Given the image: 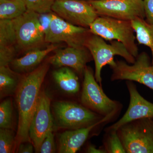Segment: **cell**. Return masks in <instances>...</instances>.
I'll return each mask as SVG.
<instances>
[{"mask_svg": "<svg viewBox=\"0 0 153 153\" xmlns=\"http://www.w3.org/2000/svg\"><path fill=\"white\" fill-rule=\"evenodd\" d=\"M49 68V65L45 63L22 77L16 94L19 117L16 149L22 143L31 142L29 134L30 124L38 104L41 85Z\"/></svg>", "mask_w": 153, "mask_h": 153, "instance_id": "cell-1", "label": "cell"}, {"mask_svg": "<svg viewBox=\"0 0 153 153\" xmlns=\"http://www.w3.org/2000/svg\"><path fill=\"white\" fill-rule=\"evenodd\" d=\"M80 101L83 106L94 112L112 119L122 108L119 102L112 100L104 93L101 85L96 80L93 70L86 66L83 73Z\"/></svg>", "mask_w": 153, "mask_h": 153, "instance_id": "cell-2", "label": "cell"}, {"mask_svg": "<svg viewBox=\"0 0 153 153\" xmlns=\"http://www.w3.org/2000/svg\"><path fill=\"white\" fill-rule=\"evenodd\" d=\"M85 47L90 51L93 57L95 63L94 76L100 85L102 81V68L106 65L110 67L114 65L115 56H121L129 64H133L135 61V57L128 52L121 42L114 40L108 44L103 38L92 33L86 39Z\"/></svg>", "mask_w": 153, "mask_h": 153, "instance_id": "cell-3", "label": "cell"}, {"mask_svg": "<svg viewBox=\"0 0 153 153\" xmlns=\"http://www.w3.org/2000/svg\"><path fill=\"white\" fill-rule=\"evenodd\" d=\"M52 107L55 123L60 128L77 129L112 119L94 112L82 104L71 102H55Z\"/></svg>", "mask_w": 153, "mask_h": 153, "instance_id": "cell-4", "label": "cell"}, {"mask_svg": "<svg viewBox=\"0 0 153 153\" xmlns=\"http://www.w3.org/2000/svg\"><path fill=\"white\" fill-rule=\"evenodd\" d=\"M89 29L91 33L106 41L116 40L121 42L135 58L139 55L135 33L131 21L99 16L90 25Z\"/></svg>", "mask_w": 153, "mask_h": 153, "instance_id": "cell-5", "label": "cell"}, {"mask_svg": "<svg viewBox=\"0 0 153 153\" xmlns=\"http://www.w3.org/2000/svg\"><path fill=\"white\" fill-rule=\"evenodd\" d=\"M117 131L126 153H153V118L132 121Z\"/></svg>", "mask_w": 153, "mask_h": 153, "instance_id": "cell-6", "label": "cell"}, {"mask_svg": "<svg viewBox=\"0 0 153 153\" xmlns=\"http://www.w3.org/2000/svg\"><path fill=\"white\" fill-rule=\"evenodd\" d=\"M12 21L18 52L27 53L43 47L46 43L45 33L39 20V14L27 10Z\"/></svg>", "mask_w": 153, "mask_h": 153, "instance_id": "cell-7", "label": "cell"}, {"mask_svg": "<svg viewBox=\"0 0 153 153\" xmlns=\"http://www.w3.org/2000/svg\"><path fill=\"white\" fill-rule=\"evenodd\" d=\"M110 67L112 70L111 76V81H135L153 91V64L146 52H143L139 54L131 65L126 61L116 60L114 65Z\"/></svg>", "mask_w": 153, "mask_h": 153, "instance_id": "cell-8", "label": "cell"}, {"mask_svg": "<svg viewBox=\"0 0 153 153\" xmlns=\"http://www.w3.org/2000/svg\"><path fill=\"white\" fill-rule=\"evenodd\" d=\"M91 33L89 28L73 25L52 13L50 25L45 32V41L52 44L65 42L68 47H84Z\"/></svg>", "mask_w": 153, "mask_h": 153, "instance_id": "cell-9", "label": "cell"}, {"mask_svg": "<svg viewBox=\"0 0 153 153\" xmlns=\"http://www.w3.org/2000/svg\"><path fill=\"white\" fill-rule=\"evenodd\" d=\"M100 16L132 21L145 19L143 0H90L88 1Z\"/></svg>", "mask_w": 153, "mask_h": 153, "instance_id": "cell-10", "label": "cell"}, {"mask_svg": "<svg viewBox=\"0 0 153 153\" xmlns=\"http://www.w3.org/2000/svg\"><path fill=\"white\" fill-rule=\"evenodd\" d=\"M52 11L65 21L76 26L89 28L99 16L88 1L55 0Z\"/></svg>", "mask_w": 153, "mask_h": 153, "instance_id": "cell-11", "label": "cell"}, {"mask_svg": "<svg viewBox=\"0 0 153 153\" xmlns=\"http://www.w3.org/2000/svg\"><path fill=\"white\" fill-rule=\"evenodd\" d=\"M53 125L50 98L44 91H41L29 130L30 140L36 153L39 152L47 134L53 129Z\"/></svg>", "mask_w": 153, "mask_h": 153, "instance_id": "cell-12", "label": "cell"}, {"mask_svg": "<svg viewBox=\"0 0 153 153\" xmlns=\"http://www.w3.org/2000/svg\"><path fill=\"white\" fill-rule=\"evenodd\" d=\"M126 85L130 96L128 108L123 116L113 124L105 129L117 131L123 125L136 120L145 118H153V103L141 95L133 82L127 80Z\"/></svg>", "mask_w": 153, "mask_h": 153, "instance_id": "cell-13", "label": "cell"}, {"mask_svg": "<svg viewBox=\"0 0 153 153\" xmlns=\"http://www.w3.org/2000/svg\"><path fill=\"white\" fill-rule=\"evenodd\" d=\"M55 51V54L49 58L50 63L57 67H71L81 75H83L86 64L93 60L90 51L85 47H68Z\"/></svg>", "mask_w": 153, "mask_h": 153, "instance_id": "cell-14", "label": "cell"}, {"mask_svg": "<svg viewBox=\"0 0 153 153\" xmlns=\"http://www.w3.org/2000/svg\"><path fill=\"white\" fill-rule=\"evenodd\" d=\"M17 52L12 20H0V66H9Z\"/></svg>", "mask_w": 153, "mask_h": 153, "instance_id": "cell-15", "label": "cell"}, {"mask_svg": "<svg viewBox=\"0 0 153 153\" xmlns=\"http://www.w3.org/2000/svg\"><path fill=\"white\" fill-rule=\"evenodd\" d=\"M106 122L101 121L84 128L63 132L58 138V153H75L80 149L94 128Z\"/></svg>", "mask_w": 153, "mask_h": 153, "instance_id": "cell-16", "label": "cell"}, {"mask_svg": "<svg viewBox=\"0 0 153 153\" xmlns=\"http://www.w3.org/2000/svg\"><path fill=\"white\" fill-rule=\"evenodd\" d=\"M58 46L49 45L45 49L39 48L26 53L20 58L14 59L10 64L12 69L18 73H28L37 68L44 58L50 52L55 51Z\"/></svg>", "mask_w": 153, "mask_h": 153, "instance_id": "cell-17", "label": "cell"}, {"mask_svg": "<svg viewBox=\"0 0 153 153\" xmlns=\"http://www.w3.org/2000/svg\"><path fill=\"white\" fill-rule=\"evenodd\" d=\"M52 76L59 88L66 93L76 94L80 88L79 78L68 67H63L52 72Z\"/></svg>", "mask_w": 153, "mask_h": 153, "instance_id": "cell-18", "label": "cell"}, {"mask_svg": "<svg viewBox=\"0 0 153 153\" xmlns=\"http://www.w3.org/2000/svg\"><path fill=\"white\" fill-rule=\"evenodd\" d=\"M22 77L9 66H0V97L16 94Z\"/></svg>", "mask_w": 153, "mask_h": 153, "instance_id": "cell-19", "label": "cell"}, {"mask_svg": "<svg viewBox=\"0 0 153 153\" xmlns=\"http://www.w3.org/2000/svg\"><path fill=\"white\" fill-rule=\"evenodd\" d=\"M131 22L139 44L147 46L150 49L153 64V25L141 18H137Z\"/></svg>", "mask_w": 153, "mask_h": 153, "instance_id": "cell-20", "label": "cell"}, {"mask_svg": "<svg viewBox=\"0 0 153 153\" xmlns=\"http://www.w3.org/2000/svg\"><path fill=\"white\" fill-rule=\"evenodd\" d=\"M27 10L23 0H0L1 20H13Z\"/></svg>", "mask_w": 153, "mask_h": 153, "instance_id": "cell-21", "label": "cell"}, {"mask_svg": "<svg viewBox=\"0 0 153 153\" xmlns=\"http://www.w3.org/2000/svg\"><path fill=\"white\" fill-rule=\"evenodd\" d=\"M103 142V149L106 153H126L123 145L115 130L105 131Z\"/></svg>", "mask_w": 153, "mask_h": 153, "instance_id": "cell-22", "label": "cell"}, {"mask_svg": "<svg viewBox=\"0 0 153 153\" xmlns=\"http://www.w3.org/2000/svg\"><path fill=\"white\" fill-rule=\"evenodd\" d=\"M16 149V134L13 129L0 128V153H13Z\"/></svg>", "mask_w": 153, "mask_h": 153, "instance_id": "cell-23", "label": "cell"}, {"mask_svg": "<svg viewBox=\"0 0 153 153\" xmlns=\"http://www.w3.org/2000/svg\"><path fill=\"white\" fill-rule=\"evenodd\" d=\"M0 127L13 129V107L10 99H7L0 104Z\"/></svg>", "mask_w": 153, "mask_h": 153, "instance_id": "cell-24", "label": "cell"}, {"mask_svg": "<svg viewBox=\"0 0 153 153\" xmlns=\"http://www.w3.org/2000/svg\"><path fill=\"white\" fill-rule=\"evenodd\" d=\"M28 10L39 14L52 13L55 0H23Z\"/></svg>", "mask_w": 153, "mask_h": 153, "instance_id": "cell-25", "label": "cell"}, {"mask_svg": "<svg viewBox=\"0 0 153 153\" xmlns=\"http://www.w3.org/2000/svg\"><path fill=\"white\" fill-rule=\"evenodd\" d=\"M53 129L51 130L47 134V136L42 143L39 152L40 153H53L56 151L54 141V136Z\"/></svg>", "mask_w": 153, "mask_h": 153, "instance_id": "cell-26", "label": "cell"}, {"mask_svg": "<svg viewBox=\"0 0 153 153\" xmlns=\"http://www.w3.org/2000/svg\"><path fill=\"white\" fill-rule=\"evenodd\" d=\"M146 21L153 25V0H143Z\"/></svg>", "mask_w": 153, "mask_h": 153, "instance_id": "cell-27", "label": "cell"}, {"mask_svg": "<svg viewBox=\"0 0 153 153\" xmlns=\"http://www.w3.org/2000/svg\"><path fill=\"white\" fill-rule=\"evenodd\" d=\"M17 152L19 153H32L35 149L31 142L22 143L17 148Z\"/></svg>", "mask_w": 153, "mask_h": 153, "instance_id": "cell-28", "label": "cell"}, {"mask_svg": "<svg viewBox=\"0 0 153 153\" xmlns=\"http://www.w3.org/2000/svg\"><path fill=\"white\" fill-rule=\"evenodd\" d=\"M88 153H106L103 149H97L94 145H88L86 149Z\"/></svg>", "mask_w": 153, "mask_h": 153, "instance_id": "cell-29", "label": "cell"}, {"mask_svg": "<svg viewBox=\"0 0 153 153\" xmlns=\"http://www.w3.org/2000/svg\"><path fill=\"white\" fill-rule=\"evenodd\" d=\"M83 1H90V0H83Z\"/></svg>", "mask_w": 153, "mask_h": 153, "instance_id": "cell-30", "label": "cell"}]
</instances>
